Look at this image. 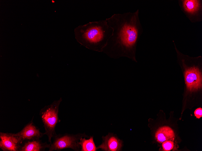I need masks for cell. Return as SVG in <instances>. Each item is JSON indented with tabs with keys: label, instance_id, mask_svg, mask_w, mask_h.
I'll use <instances>...</instances> for the list:
<instances>
[{
	"label": "cell",
	"instance_id": "obj_1",
	"mask_svg": "<svg viewBox=\"0 0 202 151\" xmlns=\"http://www.w3.org/2000/svg\"><path fill=\"white\" fill-rule=\"evenodd\" d=\"M139 13L138 9L134 12L114 14L106 19L113 31L102 52L111 57L125 55L135 61L136 46L143 32Z\"/></svg>",
	"mask_w": 202,
	"mask_h": 151
},
{
	"label": "cell",
	"instance_id": "obj_2",
	"mask_svg": "<svg viewBox=\"0 0 202 151\" xmlns=\"http://www.w3.org/2000/svg\"><path fill=\"white\" fill-rule=\"evenodd\" d=\"M113 31L106 19L80 25L75 28L74 34L77 41L81 45L100 52L106 45Z\"/></svg>",
	"mask_w": 202,
	"mask_h": 151
},
{
	"label": "cell",
	"instance_id": "obj_3",
	"mask_svg": "<svg viewBox=\"0 0 202 151\" xmlns=\"http://www.w3.org/2000/svg\"><path fill=\"white\" fill-rule=\"evenodd\" d=\"M62 99L60 98L59 100H54L50 104L46 105L42 109L40 112V115L44 124L45 134L48 137V141L51 143V139L57 135L55 128L57 124L60 120L59 118V107Z\"/></svg>",
	"mask_w": 202,
	"mask_h": 151
},
{
	"label": "cell",
	"instance_id": "obj_4",
	"mask_svg": "<svg viewBox=\"0 0 202 151\" xmlns=\"http://www.w3.org/2000/svg\"><path fill=\"white\" fill-rule=\"evenodd\" d=\"M82 137L89 138V136L85 133L57 134L53 138V142L50 143L48 151H60L67 148H70L75 151H80L81 146L79 142L80 139Z\"/></svg>",
	"mask_w": 202,
	"mask_h": 151
},
{
	"label": "cell",
	"instance_id": "obj_5",
	"mask_svg": "<svg viewBox=\"0 0 202 151\" xmlns=\"http://www.w3.org/2000/svg\"><path fill=\"white\" fill-rule=\"evenodd\" d=\"M181 58V64L185 69L184 76L187 90L192 92L200 89L202 87V75L198 66L188 65L183 58Z\"/></svg>",
	"mask_w": 202,
	"mask_h": 151
},
{
	"label": "cell",
	"instance_id": "obj_6",
	"mask_svg": "<svg viewBox=\"0 0 202 151\" xmlns=\"http://www.w3.org/2000/svg\"><path fill=\"white\" fill-rule=\"evenodd\" d=\"M178 2L181 10L192 23L202 21L201 0H179Z\"/></svg>",
	"mask_w": 202,
	"mask_h": 151
},
{
	"label": "cell",
	"instance_id": "obj_7",
	"mask_svg": "<svg viewBox=\"0 0 202 151\" xmlns=\"http://www.w3.org/2000/svg\"><path fill=\"white\" fill-rule=\"evenodd\" d=\"M0 148L4 151H20L22 141L15 134L0 133Z\"/></svg>",
	"mask_w": 202,
	"mask_h": 151
},
{
	"label": "cell",
	"instance_id": "obj_8",
	"mask_svg": "<svg viewBox=\"0 0 202 151\" xmlns=\"http://www.w3.org/2000/svg\"><path fill=\"white\" fill-rule=\"evenodd\" d=\"M33 119L19 132L15 134L22 141L39 138L45 134L40 132L33 124Z\"/></svg>",
	"mask_w": 202,
	"mask_h": 151
},
{
	"label": "cell",
	"instance_id": "obj_9",
	"mask_svg": "<svg viewBox=\"0 0 202 151\" xmlns=\"http://www.w3.org/2000/svg\"><path fill=\"white\" fill-rule=\"evenodd\" d=\"M102 143L99 145L97 149L105 151H118L122 146V141L112 134L109 133L105 136L102 137Z\"/></svg>",
	"mask_w": 202,
	"mask_h": 151
},
{
	"label": "cell",
	"instance_id": "obj_10",
	"mask_svg": "<svg viewBox=\"0 0 202 151\" xmlns=\"http://www.w3.org/2000/svg\"><path fill=\"white\" fill-rule=\"evenodd\" d=\"M50 144L42 143L39 138L26 140L22 144L20 151H44L46 148H49Z\"/></svg>",
	"mask_w": 202,
	"mask_h": 151
},
{
	"label": "cell",
	"instance_id": "obj_11",
	"mask_svg": "<svg viewBox=\"0 0 202 151\" xmlns=\"http://www.w3.org/2000/svg\"><path fill=\"white\" fill-rule=\"evenodd\" d=\"M155 138L157 142L162 143L166 140L174 141L175 135L171 128L168 126H164L157 129L155 133Z\"/></svg>",
	"mask_w": 202,
	"mask_h": 151
},
{
	"label": "cell",
	"instance_id": "obj_12",
	"mask_svg": "<svg viewBox=\"0 0 202 151\" xmlns=\"http://www.w3.org/2000/svg\"><path fill=\"white\" fill-rule=\"evenodd\" d=\"M79 143L81 146V151H96L98 149L93 136H90L88 139H86L85 137H81Z\"/></svg>",
	"mask_w": 202,
	"mask_h": 151
},
{
	"label": "cell",
	"instance_id": "obj_13",
	"mask_svg": "<svg viewBox=\"0 0 202 151\" xmlns=\"http://www.w3.org/2000/svg\"><path fill=\"white\" fill-rule=\"evenodd\" d=\"M162 146L163 151H169L174 148V143L171 140L165 141L162 143Z\"/></svg>",
	"mask_w": 202,
	"mask_h": 151
},
{
	"label": "cell",
	"instance_id": "obj_14",
	"mask_svg": "<svg viewBox=\"0 0 202 151\" xmlns=\"http://www.w3.org/2000/svg\"><path fill=\"white\" fill-rule=\"evenodd\" d=\"M194 114L197 118H200L202 117V109L199 108L196 109L194 112Z\"/></svg>",
	"mask_w": 202,
	"mask_h": 151
}]
</instances>
